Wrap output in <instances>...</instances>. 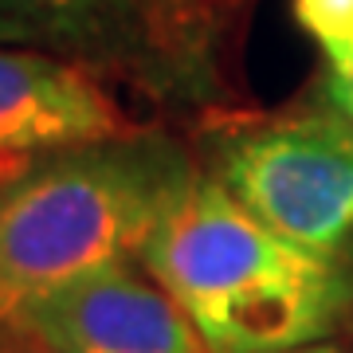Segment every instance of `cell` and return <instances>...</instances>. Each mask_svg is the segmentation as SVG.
I'll return each instance as SVG.
<instances>
[{"label": "cell", "mask_w": 353, "mask_h": 353, "mask_svg": "<svg viewBox=\"0 0 353 353\" xmlns=\"http://www.w3.org/2000/svg\"><path fill=\"white\" fill-rule=\"evenodd\" d=\"M130 134H138V126L90 67L0 43V185L43 157Z\"/></svg>", "instance_id": "cell-6"}, {"label": "cell", "mask_w": 353, "mask_h": 353, "mask_svg": "<svg viewBox=\"0 0 353 353\" xmlns=\"http://www.w3.org/2000/svg\"><path fill=\"white\" fill-rule=\"evenodd\" d=\"M138 263L212 353L314 345L341 322L353 294L341 259L279 236L212 173H196L165 208Z\"/></svg>", "instance_id": "cell-1"}, {"label": "cell", "mask_w": 353, "mask_h": 353, "mask_svg": "<svg viewBox=\"0 0 353 353\" xmlns=\"http://www.w3.org/2000/svg\"><path fill=\"white\" fill-rule=\"evenodd\" d=\"M232 0H0V43L122 79L165 106L216 110L228 94Z\"/></svg>", "instance_id": "cell-3"}, {"label": "cell", "mask_w": 353, "mask_h": 353, "mask_svg": "<svg viewBox=\"0 0 353 353\" xmlns=\"http://www.w3.org/2000/svg\"><path fill=\"white\" fill-rule=\"evenodd\" d=\"M350 341H353V322H350Z\"/></svg>", "instance_id": "cell-11"}, {"label": "cell", "mask_w": 353, "mask_h": 353, "mask_svg": "<svg viewBox=\"0 0 353 353\" xmlns=\"http://www.w3.org/2000/svg\"><path fill=\"white\" fill-rule=\"evenodd\" d=\"M208 173L267 228L341 259L353 240V118L338 106L283 114H212Z\"/></svg>", "instance_id": "cell-4"}, {"label": "cell", "mask_w": 353, "mask_h": 353, "mask_svg": "<svg viewBox=\"0 0 353 353\" xmlns=\"http://www.w3.org/2000/svg\"><path fill=\"white\" fill-rule=\"evenodd\" d=\"M283 353H341V350L326 345V341H314V345H299V350H283Z\"/></svg>", "instance_id": "cell-10"}, {"label": "cell", "mask_w": 353, "mask_h": 353, "mask_svg": "<svg viewBox=\"0 0 353 353\" xmlns=\"http://www.w3.org/2000/svg\"><path fill=\"white\" fill-rule=\"evenodd\" d=\"M326 99H330V106H338L341 114H350L353 118V67H345V71H330L326 75Z\"/></svg>", "instance_id": "cell-8"}, {"label": "cell", "mask_w": 353, "mask_h": 353, "mask_svg": "<svg viewBox=\"0 0 353 353\" xmlns=\"http://www.w3.org/2000/svg\"><path fill=\"white\" fill-rule=\"evenodd\" d=\"M51 353H212L134 259L75 279L8 318Z\"/></svg>", "instance_id": "cell-5"}, {"label": "cell", "mask_w": 353, "mask_h": 353, "mask_svg": "<svg viewBox=\"0 0 353 353\" xmlns=\"http://www.w3.org/2000/svg\"><path fill=\"white\" fill-rule=\"evenodd\" d=\"M0 353H51L48 345H39L32 334H24L20 326H12V322H4L0 326Z\"/></svg>", "instance_id": "cell-9"}, {"label": "cell", "mask_w": 353, "mask_h": 353, "mask_svg": "<svg viewBox=\"0 0 353 353\" xmlns=\"http://www.w3.org/2000/svg\"><path fill=\"white\" fill-rule=\"evenodd\" d=\"M196 173L173 138L138 130L43 157L0 185V326L48 290L138 259Z\"/></svg>", "instance_id": "cell-2"}, {"label": "cell", "mask_w": 353, "mask_h": 353, "mask_svg": "<svg viewBox=\"0 0 353 353\" xmlns=\"http://www.w3.org/2000/svg\"><path fill=\"white\" fill-rule=\"evenodd\" d=\"M294 20L322 48L330 71L353 67V0H294Z\"/></svg>", "instance_id": "cell-7"}]
</instances>
